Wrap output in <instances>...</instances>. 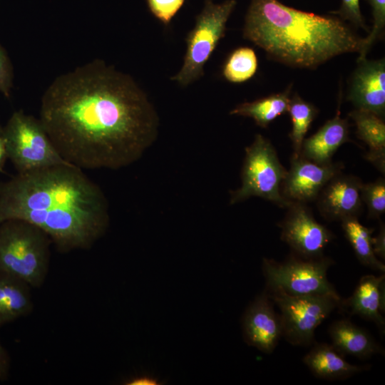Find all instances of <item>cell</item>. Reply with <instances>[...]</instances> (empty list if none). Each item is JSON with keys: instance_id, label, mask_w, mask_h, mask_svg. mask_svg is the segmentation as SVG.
<instances>
[{"instance_id": "obj_4", "label": "cell", "mask_w": 385, "mask_h": 385, "mask_svg": "<svg viewBox=\"0 0 385 385\" xmlns=\"http://www.w3.org/2000/svg\"><path fill=\"white\" fill-rule=\"evenodd\" d=\"M52 241L39 227L10 219L0 222V272L31 287L43 285L49 267Z\"/></svg>"}, {"instance_id": "obj_29", "label": "cell", "mask_w": 385, "mask_h": 385, "mask_svg": "<svg viewBox=\"0 0 385 385\" xmlns=\"http://www.w3.org/2000/svg\"><path fill=\"white\" fill-rule=\"evenodd\" d=\"M13 68L11 61L0 45V93L9 98L13 87Z\"/></svg>"}, {"instance_id": "obj_6", "label": "cell", "mask_w": 385, "mask_h": 385, "mask_svg": "<svg viewBox=\"0 0 385 385\" xmlns=\"http://www.w3.org/2000/svg\"><path fill=\"white\" fill-rule=\"evenodd\" d=\"M8 158L17 173L71 164L58 153L38 118L19 110L2 128Z\"/></svg>"}, {"instance_id": "obj_26", "label": "cell", "mask_w": 385, "mask_h": 385, "mask_svg": "<svg viewBox=\"0 0 385 385\" xmlns=\"http://www.w3.org/2000/svg\"><path fill=\"white\" fill-rule=\"evenodd\" d=\"M372 8L373 27L366 38L363 39L357 61L366 58L375 41L381 35L385 26V0H368Z\"/></svg>"}, {"instance_id": "obj_24", "label": "cell", "mask_w": 385, "mask_h": 385, "mask_svg": "<svg viewBox=\"0 0 385 385\" xmlns=\"http://www.w3.org/2000/svg\"><path fill=\"white\" fill-rule=\"evenodd\" d=\"M257 70V58L253 49L240 47L227 58L222 69L223 76L232 83H242L251 78Z\"/></svg>"}, {"instance_id": "obj_23", "label": "cell", "mask_w": 385, "mask_h": 385, "mask_svg": "<svg viewBox=\"0 0 385 385\" xmlns=\"http://www.w3.org/2000/svg\"><path fill=\"white\" fill-rule=\"evenodd\" d=\"M292 127L289 138L294 149L293 155H300L302 143L318 110L312 103L301 98L297 93L290 98L288 111Z\"/></svg>"}, {"instance_id": "obj_32", "label": "cell", "mask_w": 385, "mask_h": 385, "mask_svg": "<svg viewBox=\"0 0 385 385\" xmlns=\"http://www.w3.org/2000/svg\"><path fill=\"white\" fill-rule=\"evenodd\" d=\"M127 385H158L160 384L159 381L149 375H142L133 377L125 383Z\"/></svg>"}, {"instance_id": "obj_31", "label": "cell", "mask_w": 385, "mask_h": 385, "mask_svg": "<svg viewBox=\"0 0 385 385\" xmlns=\"http://www.w3.org/2000/svg\"><path fill=\"white\" fill-rule=\"evenodd\" d=\"M10 366V356L0 342V381H4L8 379Z\"/></svg>"}, {"instance_id": "obj_2", "label": "cell", "mask_w": 385, "mask_h": 385, "mask_svg": "<svg viewBox=\"0 0 385 385\" xmlns=\"http://www.w3.org/2000/svg\"><path fill=\"white\" fill-rule=\"evenodd\" d=\"M39 227L60 252L89 250L109 225L108 200L82 169L63 164L19 173L0 183V222Z\"/></svg>"}, {"instance_id": "obj_28", "label": "cell", "mask_w": 385, "mask_h": 385, "mask_svg": "<svg viewBox=\"0 0 385 385\" xmlns=\"http://www.w3.org/2000/svg\"><path fill=\"white\" fill-rule=\"evenodd\" d=\"M332 13L339 15L343 21H349L356 26L367 30L361 13L359 0H342L340 8Z\"/></svg>"}, {"instance_id": "obj_15", "label": "cell", "mask_w": 385, "mask_h": 385, "mask_svg": "<svg viewBox=\"0 0 385 385\" xmlns=\"http://www.w3.org/2000/svg\"><path fill=\"white\" fill-rule=\"evenodd\" d=\"M384 274L363 276L352 295L340 302L339 307L351 315L371 321L384 332Z\"/></svg>"}, {"instance_id": "obj_11", "label": "cell", "mask_w": 385, "mask_h": 385, "mask_svg": "<svg viewBox=\"0 0 385 385\" xmlns=\"http://www.w3.org/2000/svg\"><path fill=\"white\" fill-rule=\"evenodd\" d=\"M343 167L342 163L319 164L300 155H292L281 185V194L290 203L314 201L329 180L342 173Z\"/></svg>"}, {"instance_id": "obj_5", "label": "cell", "mask_w": 385, "mask_h": 385, "mask_svg": "<svg viewBox=\"0 0 385 385\" xmlns=\"http://www.w3.org/2000/svg\"><path fill=\"white\" fill-rule=\"evenodd\" d=\"M287 170L280 163L271 142L261 134L245 148L241 170V185L230 192V204L235 205L250 197H260L281 207L291 203L281 194Z\"/></svg>"}, {"instance_id": "obj_14", "label": "cell", "mask_w": 385, "mask_h": 385, "mask_svg": "<svg viewBox=\"0 0 385 385\" xmlns=\"http://www.w3.org/2000/svg\"><path fill=\"white\" fill-rule=\"evenodd\" d=\"M347 100L356 109L371 112L384 119L385 114L384 59L357 61Z\"/></svg>"}, {"instance_id": "obj_12", "label": "cell", "mask_w": 385, "mask_h": 385, "mask_svg": "<svg viewBox=\"0 0 385 385\" xmlns=\"http://www.w3.org/2000/svg\"><path fill=\"white\" fill-rule=\"evenodd\" d=\"M273 304L265 290L250 304L242 319L245 342L265 354L272 353L282 337L280 316Z\"/></svg>"}, {"instance_id": "obj_17", "label": "cell", "mask_w": 385, "mask_h": 385, "mask_svg": "<svg viewBox=\"0 0 385 385\" xmlns=\"http://www.w3.org/2000/svg\"><path fill=\"white\" fill-rule=\"evenodd\" d=\"M328 332L332 345L343 356L367 359L375 354H384L383 347L367 331L348 319L334 322Z\"/></svg>"}, {"instance_id": "obj_10", "label": "cell", "mask_w": 385, "mask_h": 385, "mask_svg": "<svg viewBox=\"0 0 385 385\" xmlns=\"http://www.w3.org/2000/svg\"><path fill=\"white\" fill-rule=\"evenodd\" d=\"M286 208L287 213L278 225L281 239L300 257L323 256L324 249L334 237L333 233L316 220L306 204L292 202Z\"/></svg>"}, {"instance_id": "obj_7", "label": "cell", "mask_w": 385, "mask_h": 385, "mask_svg": "<svg viewBox=\"0 0 385 385\" xmlns=\"http://www.w3.org/2000/svg\"><path fill=\"white\" fill-rule=\"evenodd\" d=\"M236 6L235 0L220 4L205 0L193 29L186 37L183 66L171 80L187 86L204 75V66L224 36L227 21Z\"/></svg>"}, {"instance_id": "obj_1", "label": "cell", "mask_w": 385, "mask_h": 385, "mask_svg": "<svg viewBox=\"0 0 385 385\" xmlns=\"http://www.w3.org/2000/svg\"><path fill=\"white\" fill-rule=\"evenodd\" d=\"M38 119L60 155L82 170L135 163L159 128L139 84L101 59L57 76L42 95Z\"/></svg>"}, {"instance_id": "obj_16", "label": "cell", "mask_w": 385, "mask_h": 385, "mask_svg": "<svg viewBox=\"0 0 385 385\" xmlns=\"http://www.w3.org/2000/svg\"><path fill=\"white\" fill-rule=\"evenodd\" d=\"M339 105L335 116L327 120L314 135L304 138L300 155L319 164L332 162L333 155L349 141V123L340 116Z\"/></svg>"}, {"instance_id": "obj_8", "label": "cell", "mask_w": 385, "mask_h": 385, "mask_svg": "<svg viewBox=\"0 0 385 385\" xmlns=\"http://www.w3.org/2000/svg\"><path fill=\"white\" fill-rule=\"evenodd\" d=\"M334 263L329 257L305 259L289 257L283 262L264 258L262 272L267 291H280L292 296L330 295L341 298L327 278Z\"/></svg>"}, {"instance_id": "obj_18", "label": "cell", "mask_w": 385, "mask_h": 385, "mask_svg": "<svg viewBox=\"0 0 385 385\" xmlns=\"http://www.w3.org/2000/svg\"><path fill=\"white\" fill-rule=\"evenodd\" d=\"M302 361L314 375L327 380L344 379L366 369L347 362L328 344H315Z\"/></svg>"}, {"instance_id": "obj_19", "label": "cell", "mask_w": 385, "mask_h": 385, "mask_svg": "<svg viewBox=\"0 0 385 385\" xmlns=\"http://www.w3.org/2000/svg\"><path fill=\"white\" fill-rule=\"evenodd\" d=\"M350 118L354 121L357 137L369 147L364 154L365 160L378 170L385 172V123L377 115L361 109L350 112Z\"/></svg>"}, {"instance_id": "obj_13", "label": "cell", "mask_w": 385, "mask_h": 385, "mask_svg": "<svg viewBox=\"0 0 385 385\" xmlns=\"http://www.w3.org/2000/svg\"><path fill=\"white\" fill-rule=\"evenodd\" d=\"M361 180L342 173L332 178L317 197L321 215L328 220L358 217L362 208Z\"/></svg>"}, {"instance_id": "obj_9", "label": "cell", "mask_w": 385, "mask_h": 385, "mask_svg": "<svg viewBox=\"0 0 385 385\" xmlns=\"http://www.w3.org/2000/svg\"><path fill=\"white\" fill-rule=\"evenodd\" d=\"M267 292L280 310L282 337L294 346L312 344L317 327L342 300L330 295L292 296L280 291Z\"/></svg>"}, {"instance_id": "obj_22", "label": "cell", "mask_w": 385, "mask_h": 385, "mask_svg": "<svg viewBox=\"0 0 385 385\" xmlns=\"http://www.w3.org/2000/svg\"><path fill=\"white\" fill-rule=\"evenodd\" d=\"M344 235L349 242L361 264L374 270L385 271L384 264L374 255L372 249L374 230L361 225L358 217H349L341 220Z\"/></svg>"}, {"instance_id": "obj_3", "label": "cell", "mask_w": 385, "mask_h": 385, "mask_svg": "<svg viewBox=\"0 0 385 385\" xmlns=\"http://www.w3.org/2000/svg\"><path fill=\"white\" fill-rule=\"evenodd\" d=\"M243 36L274 60L306 68L359 53L364 39L340 18L299 11L277 0L251 1Z\"/></svg>"}, {"instance_id": "obj_25", "label": "cell", "mask_w": 385, "mask_h": 385, "mask_svg": "<svg viewBox=\"0 0 385 385\" xmlns=\"http://www.w3.org/2000/svg\"><path fill=\"white\" fill-rule=\"evenodd\" d=\"M361 197L366 205L369 217L379 218L385 212V180L380 178L374 182L363 183Z\"/></svg>"}, {"instance_id": "obj_30", "label": "cell", "mask_w": 385, "mask_h": 385, "mask_svg": "<svg viewBox=\"0 0 385 385\" xmlns=\"http://www.w3.org/2000/svg\"><path fill=\"white\" fill-rule=\"evenodd\" d=\"M372 249L379 260H385V226L384 223H380L379 231L376 237H372Z\"/></svg>"}, {"instance_id": "obj_33", "label": "cell", "mask_w": 385, "mask_h": 385, "mask_svg": "<svg viewBox=\"0 0 385 385\" xmlns=\"http://www.w3.org/2000/svg\"><path fill=\"white\" fill-rule=\"evenodd\" d=\"M8 158L4 138L2 133V128L0 127V173L4 172V167Z\"/></svg>"}, {"instance_id": "obj_20", "label": "cell", "mask_w": 385, "mask_h": 385, "mask_svg": "<svg viewBox=\"0 0 385 385\" xmlns=\"http://www.w3.org/2000/svg\"><path fill=\"white\" fill-rule=\"evenodd\" d=\"M30 287L22 280L0 272V326L31 312L34 306Z\"/></svg>"}, {"instance_id": "obj_27", "label": "cell", "mask_w": 385, "mask_h": 385, "mask_svg": "<svg viewBox=\"0 0 385 385\" xmlns=\"http://www.w3.org/2000/svg\"><path fill=\"white\" fill-rule=\"evenodd\" d=\"M184 2L185 0H147L150 12L165 25L170 23Z\"/></svg>"}, {"instance_id": "obj_21", "label": "cell", "mask_w": 385, "mask_h": 385, "mask_svg": "<svg viewBox=\"0 0 385 385\" xmlns=\"http://www.w3.org/2000/svg\"><path fill=\"white\" fill-rule=\"evenodd\" d=\"M289 101V91L287 90L252 102L240 103L230 113L251 118L257 125L267 128L275 118L288 111Z\"/></svg>"}]
</instances>
